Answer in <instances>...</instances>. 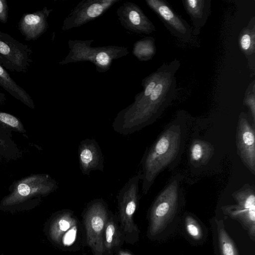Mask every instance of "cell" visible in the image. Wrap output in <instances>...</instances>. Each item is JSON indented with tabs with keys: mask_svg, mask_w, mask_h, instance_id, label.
I'll use <instances>...</instances> for the list:
<instances>
[{
	"mask_svg": "<svg viewBox=\"0 0 255 255\" xmlns=\"http://www.w3.org/2000/svg\"><path fill=\"white\" fill-rule=\"evenodd\" d=\"M186 126L178 118L166 126L146 151L141 160L142 191L147 193L157 176L166 168L172 169L183 151Z\"/></svg>",
	"mask_w": 255,
	"mask_h": 255,
	"instance_id": "cell-1",
	"label": "cell"
},
{
	"mask_svg": "<svg viewBox=\"0 0 255 255\" xmlns=\"http://www.w3.org/2000/svg\"><path fill=\"white\" fill-rule=\"evenodd\" d=\"M162 76L161 67L160 74L153 91L149 96L136 104H131L122 110L114 119V130L122 135L131 134L153 123L168 106L172 98V94H167L165 88L171 78Z\"/></svg>",
	"mask_w": 255,
	"mask_h": 255,
	"instance_id": "cell-2",
	"label": "cell"
},
{
	"mask_svg": "<svg viewBox=\"0 0 255 255\" xmlns=\"http://www.w3.org/2000/svg\"><path fill=\"white\" fill-rule=\"evenodd\" d=\"M94 40L69 39L68 41L69 52L60 62V65L70 63L89 61L95 65L99 73L108 71L115 60L129 53L128 48L124 46L109 45L92 47Z\"/></svg>",
	"mask_w": 255,
	"mask_h": 255,
	"instance_id": "cell-3",
	"label": "cell"
},
{
	"mask_svg": "<svg viewBox=\"0 0 255 255\" xmlns=\"http://www.w3.org/2000/svg\"><path fill=\"white\" fill-rule=\"evenodd\" d=\"M141 173L130 178L117 195L118 220L127 243L134 244L138 239L139 230L133 221L137 209L139 195V182Z\"/></svg>",
	"mask_w": 255,
	"mask_h": 255,
	"instance_id": "cell-4",
	"label": "cell"
},
{
	"mask_svg": "<svg viewBox=\"0 0 255 255\" xmlns=\"http://www.w3.org/2000/svg\"><path fill=\"white\" fill-rule=\"evenodd\" d=\"M181 179L179 175L173 177L154 201L149 212L151 236L159 233L175 213L181 197Z\"/></svg>",
	"mask_w": 255,
	"mask_h": 255,
	"instance_id": "cell-5",
	"label": "cell"
},
{
	"mask_svg": "<svg viewBox=\"0 0 255 255\" xmlns=\"http://www.w3.org/2000/svg\"><path fill=\"white\" fill-rule=\"evenodd\" d=\"M110 213L107 204L101 199L92 201L83 212L86 241L92 255H104L103 235Z\"/></svg>",
	"mask_w": 255,
	"mask_h": 255,
	"instance_id": "cell-6",
	"label": "cell"
},
{
	"mask_svg": "<svg viewBox=\"0 0 255 255\" xmlns=\"http://www.w3.org/2000/svg\"><path fill=\"white\" fill-rule=\"evenodd\" d=\"M32 53L30 46L0 31V65L4 69L26 72L32 62Z\"/></svg>",
	"mask_w": 255,
	"mask_h": 255,
	"instance_id": "cell-7",
	"label": "cell"
},
{
	"mask_svg": "<svg viewBox=\"0 0 255 255\" xmlns=\"http://www.w3.org/2000/svg\"><path fill=\"white\" fill-rule=\"evenodd\" d=\"M232 196L237 204L224 207L231 217L238 219L247 227L250 234L255 236V191L254 186L247 184L234 192Z\"/></svg>",
	"mask_w": 255,
	"mask_h": 255,
	"instance_id": "cell-8",
	"label": "cell"
},
{
	"mask_svg": "<svg viewBox=\"0 0 255 255\" xmlns=\"http://www.w3.org/2000/svg\"><path fill=\"white\" fill-rule=\"evenodd\" d=\"M121 0H83L64 19L62 30L80 27L105 13Z\"/></svg>",
	"mask_w": 255,
	"mask_h": 255,
	"instance_id": "cell-9",
	"label": "cell"
},
{
	"mask_svg": "<svg viewBox=\"0 0 255 255\" xmlns=\"http://www.w3.org/2000/svg\"><path fill=\"white\" fill-rule=\"evenodd\" d=\"M78 220L72 211H60L50 222L49 229L50 238L55 244L61 247H70L78 237Z\"/></svg>",
	"mask_w": 255,
	"mask_h": 255,
	"instance_id": "cell-10",
	"label": "cell"
},
{
	"mask_svg": "<svg viewBox=\"0 0 255 255\" xmlns=\"http://www.w3.org/2000/svg\"><path fill=\"white\" fill-rule=\"evenodd\" d=\"M245 113L239 116L236 132L237 153L246 167L255 174V132Z\"/></svg>",
	"mask_w": 255,
	"mask_h": 255,
	"instance_id": "cell-11",
	"label": "cell"
},
{
	"mask_svg": "<svg viewBox=\"0 0 255 255\" xmlns=\"http://www.w3.org/2000/svg\"><path fill=\"white\" fill-rule=\"evenodd\" d=\"M116 12L122 26L129 31L149 34L155 30L153 23L134 3L130 1L123 3Z\"/></svg>",
	"mask_w": 255,
	"mask_h": 255,
	"instance_id": "cell-12",
	"label": "cell"
},
{
	"mask_svg": "<svg viewBox=\"0 0 255 255\" xmlns=\"http://www.w3.org/2000/svg\"><path fill=\"white\" fill-rule=\"evenodd\" d=\"M145 2L174 35L185 41L190 40L191 30L190 26L166 3L160 0H146Z\"/></svg>",
	"mask_w": 255,
	"mask_h": 255,
	"instance_id": "cell-13",
	"label": "cell"
},
{
	"mask_svg": "<svg viewBox=\"0 0 255 255\" xmlns=\"http://www.w3.org/2000/svg\"><path fill=\"white\" fill-rule=\"evenodd\" d=\"M52 11V9L44 7L40 10L22 16L18 28L26 40H35L46 32L48 27L47 18Z\"/></svg>",
	"mask_w": 255,
	"mask_h": 255,
	"instance_id": "cell-14",
	"label": "cell"
},
{
	"mask_svg": "<svg viewBox=\"0 0 255 255\" xmlns=\"http://www.w3.org/2000/svg\"><path fill=\"white\" fill-rule=\"evenodd\" d=\"M80 169L83 174H90L91 171L103 170L104 158L102 150L94 139L81 141L78 148Z\"/></svg>",
	"mask_w": 255,
	"mask_h": 255,
	"instance_id": "cell-15",
	"label": "cell"
},
{
	"mask_svg": "<svg viewBox=\"0 0 255 255\" xmlns=\"http://www.w3.org/2000/svg\"><path fill=\"white\" fill-rule=\"evenodd\" d=\"M125 241L118 218L110 212L103 235L104 255H114Z\"/></svg>",
	"mask_w": 255,
	"mask_h": 255,
	"instance_id": "cell-16",
	"label": "cell"
},
{
	"mask_svg": "<svg viewBox=\"0 0 255 255\" xmlns=\"http://www.w3.org/2000/svg\"><path fill=\"white\" fill-rule=\"evenodd\" d=\"M183 2L193 23V34L198 35L207 20L210 11L211 0H186Z\"/></svg>",
	"mask_w": 255,
	"mask_h": 255,
	"instance_id": "cell-17",
	"label": "cell"
},
{
	"mask_svg": "<svg viewBox=\"0 0 255 255\" xmlns=\"http://www.w3.org/2000/svg\"><path fill=\"white\" fill-rule=\"evenodd\" d=\"M0 86L27 106L34 108L33 101L29 94L12 79L5 69L0 65Z\"/></svg>",
	"mask_w": 255,
	"mask_h": 255,
	"instance_id": "cell-18",
	"label": "cell"
},
{
	"mask_svg": "<svg viewBox=\"0 0 255 255\" xmlns=\"http://www.w3.org/2000/svg\"><path fill=\"white\" fill-rule=\"evenodd\" d=\"M214 152L213 146L208 141L195 139L192 142L189 149V160L195 167L206 165Z\"/></svg>",
	"mask_w": 255,
	"mask_h": 255,
	"instance_id": "cell-19",
	"label": "cell"
},
{
	"mask_svg": "<svg viewBox=\"0 0 255 255\" xmlns=\"http://www.w3.org/2000/svg\"><path fill=\"white\" fill-rule=\"evenodd\" d=\"M132 54L139 61L150 59L155 53L154 40L151 37H144L133 44Z\"/></svg>",
	"mask_w": 255,
	"mask_h": 255,
	"instance_id": "cell-20",
	"label": "cell"
},
{
	"mask_svg": "<svg viewBox=\"0 0 255 255\" xmlns=\"http://www.w3.org/2000/svg\"><path fill=\"white\" fill-rule=\"evenodd\" d=\"M219 243L221 255H238L236 248L224 228L219 231Z\"/></svg>",
	"mask_w": 255,
	"mask_h": 255,
	"instance_id": "cell-21",
	"label": "cell"
},
{
	"mask_svg": "<svg viewBox=\"0 0 255 255\" xmlns=\"http://www.w3.org/2000/svg\"><path fill=\"white\" fill-rule=\"evenodd\" d=\"M186 228L188 234L195 239H199L202 235V232L199 224L191 217L186 219Z\"/></svg>",
	"mask_w": 255,
	"mask_h": 255,
	"instance_id": "cell-22",
	"label": "cell"
},
{
	"mask_svg": "<svg viewBox=\"0 0 255 255\" xmlns=\"http://www.w3.org/2000/svg\"><path fill=\"white\" fill-rule=\"evenodd\" d=\"M244 34L242 35L240 39V44L243 51L247 54H249V52L253 49L254 50V38L252 39L251 32H249V30H246L244 32Z\"/></svg>",
	"mask_w": 255,
	"mask_h": 255,
	"instance_id": "cell-23",
	"label": "cell"
},
{
	"mask_svg": "<svg viewBox=\"0 0 255 255\" xmlns=\"http://www.w3.org/2000/svg\"><path fill=\"white\" fill-rule=\"evenodd\" d=\"M0 122L12 128L20 129V121L15 117L9 114L0 112Z\"/></svg>",
	"mask_w": 255,
	"mask_h": 255,
	"instance_id": "cell-24",
	"label": "cell"
},
{
	"mask_svg": "<svg viewBox=\"0 0 255 255\" xmlns=\"http://www.w3.org/2000/svg\"><path fill=\"white\" fill-rule=\"evenodd\" d=\"M8 17V6L6 0H0V22L6 23Z\"/></svg>",
	"mask_w": 255,
	"mask_h": 255,
	"instance_id": "cell-25",
	"label": "cell"
},
{
	"mask_svg": "<svg viewBox=\"0 0 255 255\" xmlns=\"http://www.w3.org/2000/svg\"><path fill=\"white\" fill-rule=\"evenodd\" d=\"M245 103L250 109L253 120L252 125L254 128H255V101L254 94L248 95L245 100Z\"/></svg>",
	"mask_w": 255,
	"mask_h": 255,
	"instance_id": "cell-26",
	"label": "cell"
},
{
	"mask_svg": "<svg viewBox=\"0 0 255 255\" xmlns=\"http://www.w3.org/2000/svg\"><path fill=\"white\" fill-rule=\"evenodd\" d=\"M116 255H133L129 252L121 248L119 249L116 253Z\"/></svg>",
	"mask_w": 255,
	"mask_h": 255,
	"instance_id": "cell-27",
	"label": "cell"
},
{
	"mask_svg": "<svg viewBox=\"0 0 255 255\" xmlns=\"http://www.w3.org/2000/svg\"><path fill=\"white\" fill-rule=\"evenodd\" d=\"M5 100L6 97L5 94L0 91V104L3 103Z\"/></svg>",
	"mask_w": 255,
	"mask_h": 255,
	"instance_id": "cell-28",
	"label": "cell"
}]
</instances>
